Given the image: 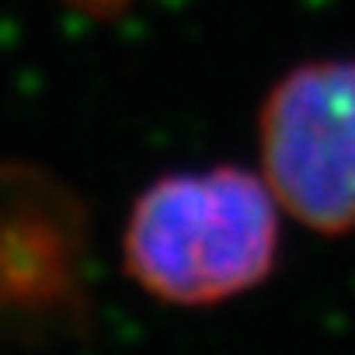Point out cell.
<instances>
[{
    "instance_id": "2",
    "label": "cell",
    "mask_w": 355,
    "mask_h": 355,
    "mask_svg": "<svg viewBox=\"0 0 355 355\" xmlns=\"http://www.w3.org/2000/svg\"><path fill=\"white\" fill-rule=\"evenodd\" d=\"M258 150L279 209L320 234L355 230V60L279 77L258 115Z\"/></svg>"
},
{
    "instance_id": "3",
    "label": "cell",
    "mask_w": 355,
    "mask_h": 355,
    "mask_svg": "<svg viewBox=\"0 0 355 355\" xmlns=\"http://www.w3.org/2000/svg\"><path fill=\"white\" fill-rule=\"evenodd\" d=\"M87 310V223L53 174L0 164V334L67 331Z\"/></svg>"
},
{
    "instance_id": "4",
    "label": "cell",
    "mask_w": 355,
    "mask_h": 355,
    "mask_svg": "<svg viewBox=\"0 0 355 355\" xmlns=\"http://www.w3.org/2000/svg\"><path fill=\"white\" fill-rule=\"evenodd\" d=\"M84 4H119V0H84Z\"/></svg>"
},
{
    "instance_id": "1",
    "label": "cell",
    "mask_w": 355,
    "mask_h": 355,
    "mask_svg": "<svg viewBox=\"0 0 355 355\" xmlns=\"http://www.w3.org/2000/svg\"><path fill=\"white\" fill-rule=\"evenodd\" d=\"M279 254V202L265 178L216 164L164 174L122 230L129 279L174 306H213L261 286Z\"/></svg>"
}]
</instances>
